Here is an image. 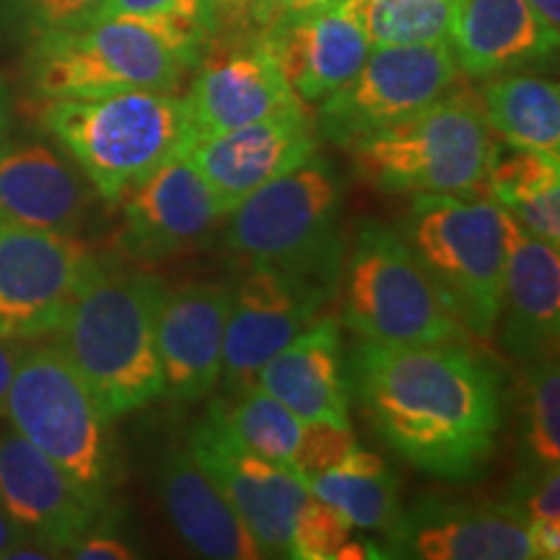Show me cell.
I'll use <instances>...</instances> for the list:
<instances>
[{
    "instance_id": "obj_1",
    "label": "cell",
    "mask_w": 560,
    "mask_h": 560,
    "mask_svg": "<svg viewBox=\"0 0 560 560\" xmlns=\"http://www.w3.org/2000/svg\"><path fill=\"white\" fill-rule=\"evenodd\" d=\"M348 382L376 436L416 470L465 482L488 467L503 425V380L478 350L361 342Z\"/></svg>"
},
{
    "instance_id": "obj_2",
    "label": "cell",
    "mask_w": 560,
    "mask_h": 560,
    "mask_svg": "<svg viewBox=\"0 0 560 560\" xmlns=\"http://www.w3.org/2000/svg\"><path fill=\"white\" fill-rule=\"evenodd\" d=\"M164 283L138 270L102 268L83 285L55 346L73 363L109 420L164 397L159 312Z\"/></svg>"
},
{
    "instance_id": "obj_3",
    "label": "cell",
    "mask_w": 560,
    "mask_h": 560,
    "mask_svg": "<svg viewBox=\"0 0 560 560\" xmlns=\"http://www.w3.org/2000/svg\"><path fill=\"white\" fill-rule=\"evenodd\" d=\"M39 120L109 206L198 140L187 96L122 91L94 100H42Z\"/></svg>"
},
{
    "instance_id": "obj_4",
    "label": "cell",
    "mask_w": 560,
    "mask_h": 560,
    "mask_svg": "<svg viewBox=\"0 0 560 560\" xmlns=\"http://www.w3.org/2000/svg\"><path fill=\"white\" fill-rule=\"evenodd\" d=\"M350 161L363 182L392 195L486 192L495 140L480 96L446 91L408 120L355 140Z\"/></svg>"
},
{
    "instance_id": "obj_5",
    "label": "cell",
    "mask_w": 560,
    "mask_h": 560,
    "mask_svg": "<svg viewBox=\"0 0 560 560\" xmlns=\"http://www.w3.org/2000/svg\"><path fill=\"white\" fill-rule=\"evenodd\" d=\"M340 208V174L314 153L229 210L226 242L252 265H270L335 293L346 252Z\"/></svg>"
},
{
    "instance_id": "obj_6",
    "label": "cell",
    "mask_w": 560,
    "mask_h": 560,
    "mask_svg": "<svg viewBox=\"0 0 560 560\" xmlns=\"http://www.w3.org/2000/svg\"><path fill=\"white\" fill-rule=\"evenodd\" d=\"M397 231L459 325L490 338L499 327L506 262L499 202L488 192L412 195Z\"/></svg>"
},
{
    "instance_id": "obj_7",
    "label": "cell",
    "mask_w": 560,
    "mask_h": 560,
    "mask_svg": "<svg viewBox=\"0 0 560 560\" xmlns=\"http://www.w3.org/2000/svg\"><path fill=\"white\" fill-rule=\"evenodd\" d=\"M192 66L132 16L94 19L34 37L26 73L39 100L174 91Z\"/></svg>"
},
{
    "instance_id": "obj_8",
    "label": "cell",
    "mask_w": 560,
    "mask_h": 560,
    "mask_svg": "<svg viewBox=\"0 0 560 560\" xmlns=\"http://www.w3.org/2000/svg\"><path fill=\"white\" fill-rule=\"evenodd\" d=\"M340 280L342 322L361 342L431 346L467 338L397 229L363 223Z\"/></svg>"
},
{
    "instance_id": "obj_9",
    "label": "cell",
    "mask_w": 560,
    "mask_h": 560,
    "mask_svg": "<svg viewBox=\"0 0 560 560\" xmlns=\"http://www.w3.org/2000/svg\"><path fill=\"white\" fill-rule=\"evenodd\" d=\"M3 412L13 431L45 452L91 499L107 503L109 418L55 342L24 348Z\"/></svg>"
},
{
    "instance_id": "obj_10",
    "label": "cell",
    "mask_w": 560,
    "mask_h": 560,
    "mask_svg": "<svg viewBox=\"0 0 560 560\" xmlns=\"http://www.w3.org/2000/svg\"><path fill=\"white\" fill-rule=\"evenodd\" d=\"M450 42L371 47L359 73L319 102L317 132L340 149L408 120L446 94L457 81Z\"/></svg>"
},
{
    "instance_id": "obj_11",
    "label": "cell",
    "mask_w": 560,
    "mask_h": 560,
    "mask_svg": "<svg viewBox=\"0 0 560 560\" xmlns=\"http://www.w3.org/2000/svg\"><path fill=\"white\" fill-rule=\"evenodd\" d=\"M100 268L102 260L73 231L0 223V338L55 335Z\"/></svg>"
},
{
    "instance_id": "obj_12",
    "label": "cell",
    "mask_w": 560,
    "mask_h": 560,
    "mask_svg": "<svg viewBox=\"0 0 560 560\" xmlns=\"http://www.w3.org/2000/svg\"><path fill=\"white\" fill-rule=\"evenodd\" d=\"M332 296V291L306 278L270 265H252L231 291L221 363L223 395L255 387L265 363L314 325Z\"/></svg>"
},
{
    "instance_id": "obj_13",
    "label": "cell",
    "mask_w": 560,
    "mask_h": 560,
    "mask_svg": "<svg viewBox=\"0 0 560 560\" xmlns=\"http://www.w3.org/2000/svg\"><path fill=\"white\" fill-rule=\"evenodd\" d=\"M187 450L247 524L265 558H289L291 535L312 490L262 459L206 416L190 431Z\"/></svg>"
},
{
    "instance_id": "obj_14",
    "label": "cell",
    "mask_w": 560,
    "mask_h": 560,
    "mask_svg": "<svg viewBox=\"0 0 560 560\" xmlns=\"http://www.w3.org/2000/svg\"><path fill=\"white\" fill-rule=\"evenodd\" d=\"M117 244L138 262H161L198 249L213 234L226 210L210 192L206 179L185 156L153 172L125 195Z\"/></svg>"
},
{
    "instance_id": "obj_15",
    "label": "cell",
    "mask_w": 560,
    "mask_h": 560,
    "mask_svg": "<svg viewBox=\"0 0 560 560\" xmlns=\"http://www.w3.org/2000/svg\"><path fill=\"white\" fill-rule=\"evenodd\" d=\"M317 153V130L304 109L195 140L187 151L210 192L229 210Z\"/></svg>"
},
{
    "instance_id": "obj_16",
    "label": "cell",
    "mask_w": 560,
    "mask_h": 560,
    "mask_svg": "<svg viewBox=\"0 0 560 560\" xmlns=\"http://www.w3.org/2000/svg\"><path fill=\"white\" fill-rule=\"evenodd\" d=\"M0 501L26 535L52 550L83 540L104 509L13 429L0 433Z\"/></svg>"
},
{
    "instance_id": "obj_17",
    "label": "cell",
    "mask_w": 560,
    "mask_h": 560,
    "mask_svg": "<svg viewBox=\"0 0 560 560\" xmlns=\"http://www.w3.org/2000/svg\"><path fill=\"white\" fill-rule=\"evenodd\" d=\"M198 68L187 96L198 140L301 109L262 37L202 55Z\"/></svg>"
},
{
    "instance_id": "obj_18",
    "label": "cell",
    "mask_w": 560,
    "mask_h": 560,
    "mask_svg": "<svg viewBox=\"0 0 560 560\" xmlns=\"http://www.w3.org/2000/svg\"><path fill=\"white\" fill-rule=\"evenodd\" d=\"M384 556L420 560H535L524 522L509 506L418 503L387 529Z\"/></svg>"
},
{
    "instance_id": "obj_19",
    "label": "cell",
    "mask_w": 560,
    "mask_h": 560,
    "mask_svg": "<svg viewBox=\"0 0 560 560\" xmlns=\"http://www.w3.org/2000/svg\"><path fill=\"white\" fill-rule=\"evenodd\" d=\"M272 58L301 102L319 104L359 73L371 42L363 30L361 0L299 19H278L262 34Z\"/></svg>"
},
{
    "instance_id": "obj_20",
    "label": "cell",
    "mask_w": 560,
    "mask_h": 560,
    "mask_svg": "<svg viewBox=\"0 0 560 560\" xmlns=\"http://www.w3.org/2000/svg\"><path fill=\"white\" fill-rule=\"evenodd\" d=\"M229 306L231 289L219 283H185L164 291L159 312L164 397L200 402L221 382Z\"/></svg>"
},
{
    "instance_id": "obj_21",
    "label": "cell",
    "mask_w": 560,
    "mask_h": 560,
    "mask_svg": "<svg viewBox=\"0 0 560 560\" xmlns=\"http://www.w3.org/2000/svg\"><path fill=\"white\" fill-rule=\"evenodd\" d=\"M506 262L501 285V342L529 363L556 353L560 332L558 247L529 234L503 210Z\"/></svg>"
},
{
    "instance_id": "obj_22",
    "label": "cell",
    "mask_w": 560,
    "mask_h": 560,
    "mask_svg": "<svg viewBox=\"0 0 560 560\" xmlns=\"http://www.w3.org/2000/svg\"><path fill=\"white\" fill-rule=\"evenodd\" d=\"M257 387L301 420L350 423V382L342 366L340 322L319 317L265 363Z\"/></svg>"
},
{
    "instance_id": "obj_23",
    "label": "cell",
    "mask_w": 560,
    "mask_h": 560,
    "mask_svg": "<svg viewBox=\"0 0 560 560\" xmlns=\"http://www.w3.org/2000/svg\"><path fill=\"white\" fill-rule=\"evenodd\" d=\"M159 493L166 514L192 552L213 560L265 558L247 524L190 450H172L159 467Z\"/></svg>"
},
{
    "instance_id": "obj_24",
    "label": "cell",
    "mask_w": 560,
    "mask_h": 560,
    "mask_svg": "<svg viewBox=\"0 0 560 560\" xmlns=\"http://www.w3.org/2000/svg\"><path fill=\"white\" fill-rule=\"evenodd\" d=\"M91 200L83 174L42 143L0 153V223L73 231Z\"/></svg>"
},
{
    "instance_id": "obj_25",
    "label": "cell",
    "mask_w": 560,
    "mask_h": 560,
    "mask_svg": "<svg viewBox=\"0 0 560 560\" xmlns=\"http://www.w3.org/2000/svg\"><path fill=\"white\" fill-rule=\"evenodd\" d=\"M450 45L457 68L472 79L509 73L556 52L527 0H452Z\"/></svg>"
},
{
    "instance_id": "obj_26",
    "label": "cell",
    "mask_w": 560,
    "mask_h": 560,
    "mask_svg": "<svg viewBox=\"0 0 560 560\" xmlns=\"http://www.w3.org/2000/svg\"><path fill=\"white\" fill-rule=\"evenodd\" d=\"M486 192L529 234L560 247V156L495 145Z\"/></svg>"
},
{
    "instance_id": "obj_27",
    "label": "cell",
    "mask_w": 560,
    "mask_h": 560,
    "mask_svg": "<svg viewBox=\"0 0 560 560\" xmlns=\"http://www.w3.org/2000/svg\"><path fill=\"white\" fill-rule=\"evenodd\" d=\"M490 130L506 145L560 156V89L529 73L490 75L480 91Z\"/></svg>"
},
{
    "instance_id": "obj_28",
    "label": "cell",
    "mask_w": 560,
    "mask_h": 560,
    "mask_svg": "<svg viewBox=\"0 0 560 560\" xmlns=\"http://www.w3.org/2000/svg\"><path fill=\"white\" fill-rule=\"evenodd\" d=\"M312 495L330 503L353 529L387 532L400 516V482L380 454L355 446L325 472L306 482Z\"/></svg>"
},
{
    "instance_id": "obj_29",
    "label": "cell",
    "mask_w": 560,
    "mask_h": 560,
    "mask_svg": "<svg viewBox=\"0 0 560 560\" xmlns=\"http://www.w3.org/2000/svg\"><path fill=\"white\" fill-rule=\"evenodd\" d=\"M208 416L236 441H242L247 450L291 472L301 439H304L306 420H301L296 412H291L257 384L236 395L215 397L208 405Z\"/></svg>"
},
{
    "instance_id": "obj_30",
    "label": "cell",
    "mask_w": 560,
    "mask_h": 560,
    "mask_svg": "<svg viewBox=\"0 0 560 560\" xmlns=\"http://www.w3.org/2000/svg\"><path fill=\"white\" fill-rule=\"evenodd\" d=\"M520 446L529 470L560 465V374L556 353L529 361L522 376Z\"/></svg>"
},
{
    "instance_id": "obj_31",
    "label": "cell",
    "mask_w": 560,
    "mask_h": 560,
    "mask_svg": "<svg viewBox=\"0 0 560 560\" xmlns=\"http://www.w3.org/2000/svg\"><path fill=\"white\" fill-rule=\"evenodd\" d=\"M371 47L450 42L452 0H361Z\"/></svg>"
},
{
    "instance_id": "obj_32",
    "label": "cell",
    "mask_w": 560,
    "mask_h": 560,
    "mask_svg": "<svg viewBox=\"0 0 560 560\" xmlns=\"http://www.w3.org/2000/svg\"><path fill=\"white\" fill-rule=\"evenodd\" d=\"M353 524L330 503L312 495L301 511L291 535L289 558L299 560H340V552L353 540Z\"/></svg>"
},
{
    "instance_id": "obj_33",
    "label": "cell",
    "mask_w": 560,
    "mask_h": 560,
    "mask_svg": "<svg viewBox=\"0 0 560 560\" xmlns=\"http://www.w3.org/2000/svg\"><path fill=\"white\" fill-rule=\"evenodd\" d=\"M359 446L353 425H332L322 420H306L304 439L291 465V475L299 482H310L314 475L325 472Z\"/></svg>"
},
{
    "instance_id": "obj_34",
    "label": "cell",
    "mask_w": 560,
    "mask_h": 560,
    "mask_svg": "<svg viewBox=\"0 0 560 560\" xmlns=\"http://www.w3.org/2000/svg\"><path fill=\"white\" fill-rule=\"evenodd\" d=\"M5 5L11 16L37 37L42 32L89 24L100 16L104 0H5Z\"/></svg>"
},
{
    "instance_id": "obj_35",
    "label": "cell",
    "mask_w": 560,
    "mask_h": 560,
    "mask_svg": "<svg viewBox=\"0 0 560 560\" xmlns=\"http://www.w3.org/2000/svg\"><path fill=\"white\" fill-rule=\"evenodd\" d=\"M511 509L520 514L527 529L552 527L560 529V478L558 467L548 470H529V478L524 480Z\"/></svg>"
},
{
    "instance_id": "obj_36",
    "label": "cell",
    "mask_w": 560,
    "mask_h": 560,
    "mask_svg": "<svg viewBox=\"0 0 560 560\" xmlns=\"http://www.w3.org/2000/svg\"><path fill=\"white\" fill-rule=\"evenodd\" d=\"M70 556L81 560H130L136 552L115 535H89L70 548Z\"/></svg>"
},
{
    "instance_id": "obj_37",
    "label": "cell",
    "mask_w": 560,
    "mask_h": 560,
    "mask_svg": "<svg viewBox=\"0 0 560 560\" xmlns=\"http://www.w3.org/2000/svg\"><path fill=\"white\" fill-rule=\"evenodd\" d=\"M265 11H268L270 24L278 19H299V16H312V13L335 9L342 0H262Z\"/></svg>"
},
{
    "instance_id": "obj_38",
    "label": "cell",
    "mask_w": 560,
    "mask_h": 560,
    "mask_svg": "<svg viewBox=\"0 0 560 560\" xmlns=\"http://www.w3.org/2000/svg\"><path fill=\"white\" fill-rule=\"evenodd\" d=\"M177 0H104L100 16L96 19H112V16H149V13H159L170 9Z\"/></svg>"
},
{
    "instance_id": "obj_39",
    "label": "cell",
    "mask_w": 560,
    "mask_h": 560,
    "mask_svg": "<svg viewBox=\"0 0 560 560\" xmlns=\"http://www.w3.org/2000/svg\"><path fill=\"white\" fill-rule=\"evenodd\" d=\"M532 16H535L537 24L552 47H558L560 39V0H527Z\"/></svg>"
},
{
    "instance_id": "obj_40",
    "label": "cell",
    "mask_w": 560,
    "mask_h": 560,
    "mask_svg": "<svg viewBox=\"0 0 560 560\" xmlns=\"http://www.w3.org/2000/svg\"><path fill=\"white\" fill-rule=\"evenodd\" d=\"M21 353H24V346H21V342L0 338V412H3L5 392H9L13 374H16Z\"/></svg>"
},
{
    "instance_id": "obj_41",
    "label": "cell",
    "mask_w": 560,
    "mask_h": 560,
    "mask_svg": "<svg viewBox=\"0 0 560 560\" xmlns=\"http://www.w3.org/2000/svg\"><path fill=\"white\" fill-rule=\"evenodd\" d=\"M26 540H30V535L11 520L3 501H0V558H9V552L26 545Z\"/></svg>"
},
{
    "instance_id": "obj_42",
    "label": "cell",
    "mask_w": 560,
    "mask_h": 560,
    "mask_svg": "<svg viewBox=\"0 0 560 560\" xmlns=\"http://www.w3.org/2000/svg\"><path fill=\"white\" fill-rule=\"evenodd\" d=\"M11 145V104L9 89L0 81V153Z\"/></svg>"
},
{
    "instance_id": "obj_43",
    "label": "cell",
    "mask_w": 560,
    "mask_h": 560,
    "mask_svg": "<svg viewBox=\"0 0 560 560\" xmlns=\"http://www.w3.org/2000/svg\"><path fill=\"white\" fill-rule=\"evenodd\" d=\"M9 558L11 560H45V558H52V552L32 550V548H26V545H21V548L9 552Z\"/></svg>"
},
{
    "instance_id": "obj_44",
    "label": "cell",
    "mask_w": 560,
    "mask_h": 560,
    "mask_svg": "<svg viewBox=\"0 0 560 560\" xmlns=\"http://www.w3.org/2000/svg\"><path fill=\"white\" fill-rule=\"evenodd\" d=\"M215 3H219V11L221 9L244 11V9H252V5H257V0H215Z\"/></svg>"
}]
</instances>
